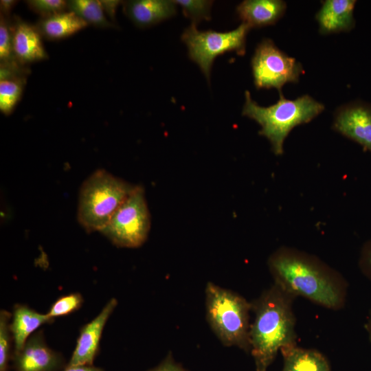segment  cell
<instances>
[{
	"label": "cell",
	"instance_id": "cell-18",
	"mask_svg": "<svg viewBox=\"0 0 371 371\" xmlns=\"http://www.w3.org/2000/svg\"><path fill=\"white\" fill-rule=\"evenodd\" d=\"M282 351L284 357L282 371H330L325 357L317 351L295 346Z\"/></svg>",
	"mask_w": 371,
	"mask_h": 371
},
{
	"label": "cell",
	"instance_id": "cell-3",
	"mask_svg": "<svg viewBox=\"0 0 371 371\" xmlns=\"http://www.w3.org/2000/svg\"><path fill=\"white\" fill-rule=\"evenodd\" d=\"M245 96L242 114L260 125L259 134L269 139L273 152L278 155L282 154L284 141L295 126L310 122L324 109V104L308 95L288 100L280 92L277 102L267 107L253 100L247 90Z\"/></svg>",
	"mask_w": 371,
	"mask_h": 371
},
{
	"label": "cell",
	"instance_id": "cell-31",
	"mask_svg": "<svg viewBox=\"0 0 371 371\" xmlns=\"http://www.w3.org/2000/svg\"><path fill=\"white\" fill-rule=\"evenodd\" d=\"M368 333H369V339H370V341L371 342V319H370V321L369 324H368Z\"/></svg>",
	"mask_w": 371,
	"mask_h": 371
},
{
	"label": "cell",
	"instance_id": "cell-15",
	"mask_svg": "<svg viewBox=\"0 0 371 371\" xmlns=\"http://www.w3.org/2000/svg\"><path fill=\"white\" fill-rule=\"evenodd\" d=\"M285 10L286 3L281 0H245L236 7L239 19L251 28L274 24Z\"/></svg>",
	"mask_w": 371,
	"mask_h": 371
},
{
	"label": "cell",
	"instance_id": "cell-23",
	"mask_svg": "<svg viewBox=\"0 0 371 371\" xmlns=\"http://www.w3.org/2000/svg\"><path fill=\"white\" fill-rule=\"evenodd\" d=\"M83 302V297L79 293L63 295L53 303L47 314L52 319L69 315L78 310Z\"/></svg>",
	"mask_w": 371,
	"mask_h": 371
},
{
	"label": "cell",
	"instance_id": "cell-16",
	"mask_svg": "<svg viewBox=\"0 0 371 371\" xmlns=\"http://www.w3.org/2000/svg\"><path fill=\"white\" fill-rule=\"evenodd\" d=\"M54 319L47 314H41L23 304H16L10 322V330L14 352H18L24 347L30 335L45 324L52 323Z\"/></svg>",
	"mask_w": 371,
	"mask_h": 371
},
{
	"label": "cell",
	"instance_id": "cell-12",
	"mask_svg": "<svg viewBox=\"0 0 371 371\" xmlns=\"http://www.w3.org/2000/svg\"><path fill=\"white\" fill-rule=\"evenodd\" d=\"M355 0H326L316 14L322 34L347 32L355 26Z\"/></svg>",
	"mask_w": 371,
	"mask_h": 371
},
{
	"label": "cell",
	"instance_id": "cell-7",
	"mask_svg": "<svg viewBox=\"0 0 371 371\" xmlns=\"http://www.w3.org/2000/svg\"><path fill=\"white\" fill-rule=\"evenodd\" d=\"M150 228L144 190L136 186L100 233L118 247L136 248L146 240Z\"/></svg>",
	"mask_w": 371,
	"mask_h": 371
},
{
	"label": "cell",
	"instance_id": "cell-26",
	"mask_svg": "<svg viewBox=\"0 0 371 371\" xmlns=\"http://www.w3.org/2000/svg\"><path fill=\"white\" fill-rule=\"evenodd\" d=\"M359 267L363 273L371 280V239L367 241L362 247Z\"/></svg>",
	"mask_w": 371,
	"mask_h": 371
},
{
	"label": "cell",
	"instance_id": "cell-20",
	"mask_svg": "<svg viewBox=\"0 0 371 371\" xmlns=\"http://www.w3.org/2000/svg\"><path fill=\"white\" fill-rule=\"evenodd\" d=\"M24 78L16 75L0 79V110L5 115L10 114L21 96Z\"/></svg>",
	"mask_w": 371,
	"mask_h": 371
},
{
	"label": "cell",
	"instance_id": "cell-4",
	"mask_svg": "<svg viewBox=\"0 0 371 371\" xmlns=\"http://www.w3.org/2000/svg\"><path fill=\"white\" fill-rule=\"evenodd\" d=\"M135 187L104 169L94 171L80 188L79 224L89 233L100 232Z\"/></svg>",
	"mask_w": 371,
	"mask_h": 371
},
{
	"label": "cell",
	"instance_id": "cell-10",
	"mask_svg": "<svg viewBox=\"0 0 371 371\" xmlns=\"http://www.w3.org/2000/svg\"><path fill=\"white\" fill-rule=\"evenodd\" d=\"M117 305V300L111 298L93 319L80 328L76 346L67 366L93 365L104 326Z\"/></svg>",
	"mask_w": 371,
	"mask_h": 371
},
{
	"label": "cell",
	"instance_id": "cell-8",
	"mask_svg": "<svg viewBox=\"0 0 371 371\" xmlns=\"http://www.w3.org/2000/svg\"><path fill=\"white\" fill-rule=\"evenodd\" d=\"M254 81L257 89L276 88L281 92L287 82H297L302 65L279 49L269 38L257 46L251 58Z\"/></svg>",
	"mask_w": 371,
	"mask_h": 371
},
{
	"label": "cell",
	"instance_id": "cell-6",
	"mask_svg": "<svg viewBox=\"0 0 371 371\" xmlns=\"http://www.w3.org/2000/svg\"><path fill=\"white\" fill-rule=\"evenodd\" d=\"M251 27L242 23L229 32H219L209 30L199 31L191 24L181 34L189 58L197 64L210 83L211 69L215 58L226 52H235L243 56L246 50V37Z\"/></svg>",
	"mask_w": 371,
	"mask_h": 371
},
{
	"label": "cell",
	"instance_id": "cell-1",
	"mask_svg": "<svg viewBox=\"0 0 371 371\" xmlns=\"http://www.w3.org/2000/svg\"><path fill=\"white\" fill-rule=\"evenodd\" d=\"M292 296L275 284L251 304L255 319L250 325L249 344L258 371H266L279 350L295 345Z\"/></svg>",
	"mask_w": 371,
	"mask_h": 371
},
{
	"label": "cell",
	"instance_id": "cell-17",
	"mask_svg": "<svg viewBox=\"0 0 371 371\" xmlns=\"http://www.w3.org/2000/svg\"><path fill=\"white\" fill-rule=\"evenodd\" d=\"M87 25L82 18L69 11L45 16L39 22L38 30L46 38L54 40L70 36Z\"/></svg>",
	"mask_w": 371,
	"mask_h": 371
},
{
	"label": "cell",
	"instance_id": "cell-5",
	"mask_svg": "<svg viewBox=\"0 0 371 371\" xmlns=\"http://www.w3.org/2000/svg\"><path fill=\"white\" fill-rule=\"evenodd\" d=\"M205 304L207 320L221 343L249 350L251 304L235 292L208 282Z\"/></svg>",
	"mask_w": 371,
	"mask_h": 371
},
{
	"label": "cell",
	"instance_id": "cell-11",
	"mask_svg": "<svg viewBox=\"0 0 371 371\" xmlns=\"http://www.w3.org/2000/svg\"><path fill=\"white\" fill-rule=\"evenodd\" d=\"M333 128L371 152V106L355 102L335 113Z\"/></svg>",
	"mask_w": 371,
	"mask_h": 371
},
{
	"label": "cell",
	"instance_id": "cell-14",
	"mask_svg": "<svg viewBox=\"0 0 371 371\" xmlns=\"http://www.w3.org/2000/svg\"><path fill=\"white\" fill-rule=\"evenodd\" d=\"M40 34L35 27L16 21L12 28V34L13 52L19 63L24 64L47 58Z\"/></svg>",
	"mask_w": 371,
	"mask_h": 371
},
{
	"label": "cell",
	"instance_id": "cell-27",
	"mask_svg": "<svg viewBox=\"0 0 371 371\" xmlns=\"http://www.w3.org/2000/svg\"><path fill=\"white\" fill-rule=\"evenodd\" d=\"M148 371H186L175 363L171 356H168L158 366Z\"/></svg>",
	"mask_w": 371,
	"mask_h": 371
},
{
	"label": "cell",
	"instance_id": "cell-2",
	"mask_svg": "<svg viewBox=\"0 0 371 371\" xmlns=\"http://www.w3.org/2000/svg\"><path fill=\"white\" fill-rule=\"evenodd\" d=\"M276 284L289 294L301 295L327 308L339 307L344 291L331 271L300 252L281 249L269 260Z\"/></svg>",
	"mask_w": 371,
	"mask_h": 371
},
{
	"label": "cell",
	"instance_id": "cell-28",
	"mask_svg": "<svg viewBox=\"0 0 371 371\" xmlns=\"http://www.w3.org/2000/svg\"><path fill=\"white\" fill-rule=\"evenodd\" d=\"M100 2L104 11L107 13L108 16L112 20H115L117 8L118 7L121 1L117 0H100Z\"/></svg>",
	"mask_w": 371,
	"mask_h": 371
},
{
	"label": "cell",
	"instance_id": "cell-25",
	"mask_svg": "<svg viewBox=\"0 0 371 371\" xmlns=\"http://www.w3.org/2000/svg\"><path fill=\"white\" fill-rule=\"evenodd\" d=\"M27 3L32 10L45 16L62 12L67 8V1L63 0H31Z\"/></svg>",
	"mask_w": 371,
	"mask_h": 371
},
{
	"label": "cell",
	"instance_id": "cell-21",
	"mask_svg": "<svg viewBox=\"0 0 371 371\" xmlns=\"http://www.w3.org/2000/svg\"><path fill=\"white\" fill-rule=\"evenodd\" d=\"M12 314L5 311L0 312V371H9L12 359L11 345L12 337L10 330Z\"/></svg>",
	"mask_w": 371,
	"mask_h": 371
},
{
	"label": "cell",
	"instance_id": "cell-30",
	"mask_svg": "<svg viewBox=\"0 0 371 371\" xmlns=\"http://www.w3.org/2000/svg\"><path fill=\"white\" fill-rule=\"evenodd\" d=\"M17 1L13 0H1L0 1L1 14H8Z\"/></svg>",
	"mask_w": 371,
	"mask_h": 371
},
{
	"label": "cell",
	"instance_id": "cell-13",
	"mask_svg": "<svg viewBox=\"0 0 371 371\" xmlns=\"http://www.w3.org/2000/svg\"><path fill=\"white\" fill-rule=\"evenodd\" d=\"M177 5L173 0H134L125 2L124 8L135 25L146 27L172 17Z\"/></svg>",
	"mask_w": 371,
	"mask_h": 371
},
{
	"label": "cell",
	"instance_id": "cell-24",
	"mask_svg": "<svg viewBox=\"0 0 371 371\" xmlns=\"http://www.w3.org/2000/svg\"><path fill=\"white\" fill-rule=\"evenodd\" d=\"M0 60L1 64L16 63V60L13 52L12 28L2 14L0 20Z\"/></svg>",
	"mask_w": 371,
	"mask_h": 371
},
{
	"label": "cell",
	"instance_id": "cell-22",
	"mask_svg": "<svg viewBox=\"0 0 371 371\" xmlns=\"http://www.w3.org/2000/svg\"><path fill=\"white\" fill-rule=\"evenodd\" d=\"M181 6L185 16L191 19L192 23L196 25L203 20L208 21L211 19V8L212 1L206 0H173Z\"/></svg>",
	"mask_w": 371,
	"mask_h": 371
},
{
	"label": "cell",
	"instance_id": "cell-29",
	"mask_svg": "<svg viewBox=\"0 0 371 371\" xmlns=\"http://www.w3.org/2000/svg\"><path fill=\"white\" fill-rule=\"evenodd\" d=\"M62 371H104L102 368L95 367L93 365H82L76 366H66Z\"/></svg>",
	"mask_w": 371,
	"mask_h": 371
},
{
	"label": "cell",
	"instance_id": "cell-9",
	"mask_svg": "<svg viewBox=\"0 0 371 371\" xmlns=\"http://www.w3.org/2000/svg\"><path fill=\"white\" fill-rule=\"evenodd\" d=\"M12 361L15 371H58L65 364L63 356L47 346L41 330L31 335L21 351L12 353Z\"/></svg>",
	"mask_w": 371,
	"mask_h": 371
},
{
	"label": "cell",
	"instance_id": "cell-19",
	"mask_svg": "<svg viewBox=\"0 0 371 371\" xmlns=\"http://www.w3.org/2000/svg\"><path fill=\"white\" fill-rule=\"evenodd\" d=\"M67 8L88 24L100 27H113V24L106 18L100 1L71 0L67 1Z\"/></svg>",
	"mask_w": 371,
	"mask_h": 371
}]
</instances>
